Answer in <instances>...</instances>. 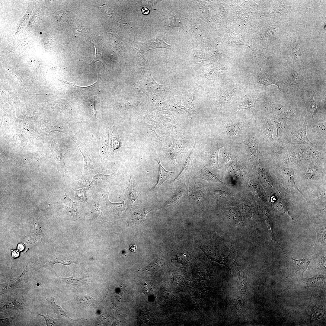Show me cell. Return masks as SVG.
Segmentation results:
<instances>
[{
	"label": "cell",
	"instance_id": "cell-16",
	"mask_svg": "<svg viewBox=\"0 0 326 326\" xmlns=\"http://www.w3.org/2000/svg\"><path fill=\"white\" fill-rule=\"evenodd\" d=\"M325 226L324 225L318 227L316 228L317 238L314 247L313 251L314 252H317L322 247H325Z\"/></svg>",
	"mask_w": 326,
	"mask_h": 326
},
{
	"label": "cell",
	"instance_id": "cell-15",
	"mask_svg": "<svg viewBox=\"0 0 326 326\" xmlns=\"http://www.w3.org/2000/svg\"><path fill=\"white\" fill-rule=\"evenodd\" d=\"M99 202L97 200H94L91 201L90 204V210L88 213V215L92 220L95 222H101L102 224L106 221H104L101 217L102 213L99 206Z\"/></svg>",
	"mask_w": 326,
	"mask_h": 326
},
{
	"label": "cell",
	"instance_id": "cell-32",
	"mask_svg": "<svg viewBox=\"0 0 326 326\" xmlns=\"http://www.w3.org/2000/svg\"><path fill=\"white\" fill-rule=\"evenodd\" d=\"M60 278L67 283L72 285H78L83 283L84 281L83 277L77 274L74 275L69 278Z\"/></svg>",
	"mask_w": 326,
	"mask_h": 326
},
{
	"label": "cell",
	"instance_id": "cell-2",
	"mask_svg": "<svg viewBox=\"0 0 326 326\" xmlns=\"http://www.w3.org/2000/svg\"><path fill=\"white\" fill-rule=\"evenodd\" d=\"M3 295L0 300V311L2 312L9 313L23 309L27 304L26 296L20 290H14Z\"/></svg>",
	"mask_w": 326,
	"mask_h": 326
},
{
	"label": "cell",
	"instance_id": "cell-46",
	"mask_svg": "<svg viewBox=\"0 0 326 326\" xmlns=\"http://www.w3.org/2000/svg\"><path fill=\"white\" fill-rule=\"evenodd\" d=\"M95 56L94 57L93 60L92 62L90 64V65L92 64V63H94L97 61H99L101 62L102 64L103 65L104 67V65L102 62V54L99 51L98 49H97L95 47Z\"/></svg>",
	"mask_w": 326,
	"mask_h": 326
},
{
	"label": "cell",
	"instance_id": "cell-14",
	"mask_svg": "<svg viewBox=\"0 0 326 326\" xmlns=\"http://www.w3.org/2000/svg\"><path fill=\"white\" fill-rule=\"evenodd\" d=\"M292 268L296 273L303 276L304 272L307 269L312 259L304 258L295 259L291 257Z\"/></svg>",
	"mask_w": 326,
	"mask_h": 326
},
{
	"label": "cell",
	"instance_id": "cell-48",
	"mask_svg": "<svg viewBox=\"0 0 326 326\" xmlns=\"http://www.w3.org/2000/svg\"><path fill=\"white\" fill-rule=\"evenodd\" d=\"M215 195L218 197H225L227 196V193L223 191L217 190L214 192Z\"/></svg>",
	"mask_w": 326,
	"mask_h": 326
},
{
	"label": "cell",
	"instance_id": "cell-27",
	"mask_svg": "<svg viewBox=\"0 0 326 326\" xmlns=\"http://www.w3.org/2000/svg\"><path fill=\"white\" fill-rule=\"evenodd\" d=\"M277 129V133L275 139L280 140L286 129V123L283 120L278 118L273 120Z\"/></svg>",
	"mask_w": 326,
	"mask_h": 326
},
{
	"label": "cell",
	"instance_id": "cell-37",
	"mask_svg": "<svg viewBox=\"0 0 326 326\" xmlns=\"http://www.w3.org/2000/svg\"><path fill=\"white\" fill-rule=\"evenodd\" d=\"M221 148H218L213 151L210 157V162L212 165L215 168H219L218 164V156L219 149Z\"/></svg>",
	"mask_w": 326,
	"mask_h": 326
},
{
	"label": "cell",
	"instance_id": "cell-5",
	"mask_svg": "<svg viewBox=\"0 0 326 326\" xmlns=\"http://www.w3.org/2000/svg\"><path fill=\"white\" fill-rule=\"evenodd\" d=\"M101 191L102 195L104 199L106 205L104 210L107 214L110 217L118 219L120 218L122 212L125 210L126 206L124 200L122 203H112L109 199V194L111 189Z\"/></svg>",
	"mask_w": 326,
	"mask_h": 326
},
{
	"label": "cell",
	"instance_id": "cell-49",
	"mask_svg": "<svg viewBox=\"0 0 326 326\" xmlns=\"http://www.w3.org/2000/svg\"><path fill=\"white\" fill-rule=\"evenodd\" d=\"M137 248V247L134 245L131 244L129 246V249L130 250L133 252H135L136 251Z\"/></svg>",
	"mask_w": 326,
	"mask_h": 326
},
{
	"label": "cell",
	"instance_id": "cell-38",
	"mask_svg": "<svg viewBox=\"0 0 326 326\" xmlns=\"http://www.w3.org/2000/svg\"><path fill=\"white\" fill-rule=\"evenodd\" d=\"M78 302L82 307H85L88 306L93 302L94 300L91 297L85 296L78 299Z\"/></svg>",
	"mask_w": 326,
	"mask_h": 326
},
{
	"label": "cell",
	"instance_id": "cell-36",
	"mask_svg": "<svg viewBox=\"0 0 326 326\" xmlns=\"http://www.w3.org/2000/svg\"><path fill=\"white\" fill-rule=\"evenodd\" d=\"M73 189L75 192V197L79 199L80 202L88 203L87 200V196L85 189L77 190L75 189Z\"/></svg>",
	"mask_w": 326,
	"mask_h": 326
},
{
	"label": "cell",
	"instance_id": "cell-6",
	"mask_svg": "<svg viewBox=\"0 0 326 326\" xmlns=\"http://www.w3.org/2000/svg\"><path fill=\"white\" fill-rule=\"evenodd\" d=\"M52 153L56 160L57 168L60 172L66 170L64 159L66 154L68 152L67 147L62 142L58 143L53 142L52 146Z\"/></svg>",
	"mask_w": 326,
	"mask_h": 326
},
{
	"label": "cell",
	"instance_id": "cell-25",
	"mask_svg": "<svg viewBox=\"0 0 326 326\" xmlns=\"http://www.w3.org/2000/svg\"><path fill=\"white\" fill-rule=\"evenodd\" d=\"M199 177L200 178L204 179L215 183L227 185L220 181L215 174L210 171L209 169L205 166H204L201 169Z\"/></svg>",
	"mask_w": 326,
	"mask_h": 326
},
{
	"label": "cell",
	"instance_id": "cell-31",
	"mask_svg": "<svg viewBox=\"0 0 326 326\" xmlns=\"http://www.w3.org/2000/svg\"><path fill=\"white\" fill-rule=\"evenodd\" d=\"M98 95V94L90 96L85 101L88 107H89V108L91 110L92 114L96 120L97 119V111L95 107V104L96 101L95 98Z\"/></svg>",
	"mask_w": 326,
	"mask_h": 326
},
{
	"label": "cell",
	"instance_id": "cell-50",
	"mask_svg": "<svg viewBox=\"0 0 326 326\" xmlns=\"http://www.w3.org/2000/svg\"><path fill=\"white\" fill-rule=\"evenodd\" d=\"M142 12L144 15H147L149 14L150 11L148 8L146 7H143L142 9Z\"/></svg>",
	"mask_w": 326,
	"mask_h": 326
},
{
	"label": "cell",
	"instance_id": "cell-1",
	"mask_svg": "<svg viewBox=\"0 0 326 326\" xmlns=\"http://www.w3.org/2000/svg\"><path fill=\"white\" fill-rule=\"evenodd\" d=\"M205 252L209 258L224 265L232 274L231 267L234 255L231 250L222 243L213 242L204 248Z\"/></svg>",
	"mask_w": 326,
	"mask_h": 326
},
{
	"label": "cell",
	"instance_id": "cell-26",
	"mask_svg": "<svg viewBox=\"0 0 326 326\" xmlns=\"http://www.w3.org/2000/svg\"><path fill=\"white\" fill-rule=\"evenodd\" d=\"M192 160V153L190 154L189 157L187 158L184 167L183 169L177 177L174 180L171 181L173 183L176 182L184 178L187 176L189 169L191 168Z\"/></svg>",
	"mask_w": 326,
	"mask_h": 326
},
{
	"label": "cell",
	"instance_id": "cell-19",
	"mask_svg": "<svg viewBox=\"0 0 326 326\" xmlns=\"http://www.w3.org/2000/svg\"><path fill=\"white\" fill-rule=\"evenodd\" d=\"M258 83L267 86L272 85H277L281 93L278 80L273 74L267 72L262 73L259 76Z\"/></svg>",
	"mask_w": 326,
	"mask_h": 326
},
{
	"label": "cell",
	"instance_id": "cell-18",
	"mask_svg": "<svg viewBox=\"0 0 326 326\" xmlns=\"http://www.w3.org/2000/svg\"><path fill=\"white\" fill-rule=\"evenodd\" d=\"M283 160L286 164L299 162L300 158L298 149L292 146L289 147L284 156Z\"/></svg>",
	"mask_w": 326,
	"mask_h": 326
},
{
	"label": "cell",
	"instance_id": "cell-8",
	"mask_svg": "<svg viewBox=\"0 0 326 326\" xmlns=\"http://www.w3.org/2000/svg\"><path fill=\"white\" fill-rule=\"evenodd\" d=\"M125 201L129 206L137 203L139 198V195L135 181L131 175L127 187L124 189Z\"/></svg>",
	"mask_w": 326,
	"mask_h": 326
},
{
	"label": "cell",
	"instance_id": "cell-42",
	"mask_svg": "<svg viewBox=\"0 0 326 326\" xmlns=\"http://www.w3.org/2000/svg\"><path fill=\"white\" fill-rule=\"evenodd\" d=\"M314 93L312 92L309 99V101L310 104V112L313 118V116L315 115L317 112V104L315 101L314 100Z\"/></svg>",
	"mask_w": 326,
	"mask_h": 326
},
{
	"label": "cell",
	"instance_id": "cell-45",
	"mask_svg": "<svg viewBox=\"0 0 326 326\" xmlns=\"http://www.w3.org/2000/svg\"><path fill=\"white\" fill-rule=\"evenodd\" d=\"M15 320V317H12L3 319H1L0 326L12 325Z\"/></svg>",
	"mask_w": 326,
	"mask_h": 326
},
{
	"label": "cell",
	"instance_id": "cell-22",
	"mask_svg": "<svg viewBox=\"0 0 326 326\" xmlns=\"http://www.w3.org/2000/svg\"><path fill=\"white\" fill-rule=\"evenodd\" d=\"M115 171L109 175H105L99 173L93 177L91 182L92 187L94 185L100 186L108 183L114 176Z\"/></svg>",
	"mask_w": 326,
	"mask_h": 326
},
{
	"label": "cell",
	"instance_id": "cell-10",
	"mask_svg": "<svg viewBox=\"0 0 326 326\" xmlns=\"http://www.w3.org/2000/svg\"><path fill=\"white\" fill-rule=\"evenodd\" d=\"M307 122L305 120L301 128L293 132L291 139V142L292 144L312 145L307 136Z\"/></svg>",
	"mask_w": 326,
	"mask_h": 326
},
{
	"label": "cell",
	"instance_id": "cell-34",
	"mask_svg": "<svg viewBox=\"0 0 326 326\" xmlns=\"http://www.w3.org/2000/svg\"><path fill=\"white\" fill-rule=\"evenodd\" d=\"M264 130L268 136L271 139H273L274 133V124L270 119L267 120L264 125Z\"/></svg>",
	"mask_w": 326,
	"mask_h": 326
},
{
	"label": "cell",
	"instance_id": "cell-39",
	"mask_svg": "<svg viewBox=\"0 0 326 326\" xmlns=\"http://www.w3.org/2000/svg\"><path fill=\"white\" fill-rule=\"evenodd\" d=\"M61 81H62L63 83H64L65 84H66V85H68L69 86H70L71 87V88H74V89L75 90V91L79 90V91H81V90H82V91H84V90H86V89H88V88H90L93 87L94 86L97 82L98 81V79H97V81L96 82H95V83H94V84L91 85H90L89 86H85V87H82V86H78L77 85H75L74 83H71V82H68L66 81L63 80H61Z\"/></svg>",
	"mask_w": 326,
	"mask_h": 326
},
{
	"label": "cell",
	"instance_id": "cell-33",
	"mask_svg": "<svg viewBox=\"0 0 326 326\" xmlns=\"http://www.w3.org/2000/svg\"><path fill=\"white\" fill-rule=\"evenodd\" d=\"M299 109L290 106H283L280 108L281 113L284 115L288 116H292L295 115L298 112Z\"/></svg>",
	"mask_w": 326,
	"mask_h": 326
},
{
	"label": "cell",
	"instance_id": "cell-30",
	"mask_svg": "<svg viewBox=\"0 0 326 326\" xmlns=\"http://www.w3.org/2000/svg\"><path fill=\"white\" fill-rule=\"evenodd\" d=\"M258 100L254 97H247L245 98L239 105V109L243 110L249 109L251 108H255V103Z\"/></svg>",
	"mask_w": 326,
	"mask_h": 326
},
{
	"label": "cell",
	"instance_id": "cell-11",
	"mask_svg": "<svg viewBox=\"0 0 326 326\" xmlns=\"http://www.w3.org/2000/svg\"><path fill=\"white\" fill-rule=\"evenodd\" d=\"M300 156L305 159L313 161L323 158V155L311 146L302 145L298 149Z\"/></svg>",
	"mask_w": 326,
	"mask_h": 326
},
{
	"label": "cell",
	"instance_id": "cell-20",
	"mask_svg": "<svg viewBox=\"0 0 326 326\" xmlns=\"http://www.w3.org/2000/svg\"><path fill=\"white\" fill-rule=\"evenodd\" d=\"M184 189L179 188L164 204L163 206L168 207L174 205L181 202L186 195Z\"/></svg>",
	"mask_w": 326,
	"mask_h": 326
},
{
	"label": "cell",
	"instance_id": "cell-3",
	"mask_svg": "<svg viewBox=\"0 0 326 326\" xmlns=\"http://www.w3.org/2000/svg\"><path fill=\"white\" fill-rule=\"evenodd\" d=\"M70 137L77 145L84 159V166L82 178L88 179L91 178L96 174L101 172V165L99 160L90 156L75 137L74 136H71Z\"/></svg>",
	"mask_w": 326,
	"mask_h": 326
},
{
	"label": "cell",
	"instance_id": "cell-4",
	"mask_svg": "<svg viewBox=\"0 0 326 326\" xmlns=\"http://www.w3.org/2000/svg\"><path fill=\"white\" fill-rule=\"evenodd\" d=\"M55 206L56 210L66 217L75 218L78 215L75 202L67 196L66 193L56 199Z\"/></svg>",
	"mask_w": 326,
	"mask_h": 326
},
{
	"label": "cell",
	"instance_id": "cell-28",
	"mask_svg": "<svg viewBox=\"0 0 326 326\" xmlns=\"http://www.w3.org/2000/svg\"><path fill=\"white\" fill-rule=\"evenodd\" d=\"M46 299L53 310L57 315L72 320L67 315L64 311L60 306L56 304L53 298L47 296L46 297Z\"/></svg>",
	"mask_w": 326,
	"mask_h": 326
},
{
	"label": "cell",
	"instance_id": "cell-24",
	"mask_svg": "<svg viewBox=\"0 0 326 326\" xmlns=\"http://www.w3.org/2000/svg\"><path fill=\"white\" fill-rule=\"evenodd\" d=\"M282 173L286 181L302 194L295 184L294 176V171L293 170L290 168L284 167L282 168Z\"/></svg>",
	"mask_w": 326,
	"mask_h": 326
},
{
	"label": "cell",
	"instance_id": "cell-7",
	"mask_svg": "<svg viewBox=\"0 0 326 326\" xmlns=\"http://www.w3.org/2000/svg\"><path fill=\"white\" fill-rule=\"evenodd\" d=\"M26 274L27 271L25 270L19 276L0 284L1 295L22 287Z\"/></svg>",
	"mask_w": 326,
	"mask_h": 326
},
{
	"label": "cell",
	"instance_id": "cell-21",
	"mask_svg": "<svg viewBox=\"0 0 326 326\" xmlns=\"http://www.w3.org/2000/svg\"><path fill=\"white\" fill-rule=\"evenodd\" d=\"M152 210L150 208H146L134 211L130 214V219L134 224H140L144 221L146 214Z\"/></svg>",
	"mask_w": 326,
	"mask_h": 326
},
{
	"label": "cell",
	"instance_id": "cell-35",
	"mask_svg": "<svg viewBox=\"0 0 326 326\" xmlns=\"http://www.w3.org/2000/svg\"><path fill=\"white\" fill-rule=\"evenodd\" d=\"M290 47L291 53L294 59L295 60L300 59V55L299 50V46L297 43V40L296 39H295L292 42Z\"/></svg>",
	"mask_w": 326,
	"mask_h": 326
},
{
	"label": "cell",
	"instance_id": "cell-9",
	"mask_svg": "<svg viewBox=\"0 0 326 326\" xmlns=\"http://www.w3.org/2000/svg\"><path fill=\"white\" fill-rule=\"evenodd\" d=\"M158 163L159 167V172L158 180L155 185L150 191L153 192L157 197L158 191L162 184L166 181L172 177L174 172L166 170L161 165L158 158L155 159Z\"/></svg>",
	"mask_w": 326,
	"mask_h": 326
},
{
	"label": "cell",
	"instance_id": "cell-13",
	"mask_svg": "<svg viewBox=\"0 0 326 326\" xmlns=\"http://www.w3.org/2000/svg\"><path fill=\"white\" fill-rule=\"evenodd\" d=\"M232 264L235 266L239 279V289L240 293L245 294L248 289L247 276L241 267L234 260Z\"/></svg>",
	"mask_w": 326,
	"mask_h": 326
},
{
	"label": "cell",
	"instance_id": "cell-47",
	"mask_svg": "<svg viewBox=\"0 0 326 326\" xmlns=\"http://www.w3.org/2000/svg\"><path fill=\"white\" fill-rule=\"evenodd\" d=\"M141 283L139 286L141 287V289L143 292L147 294H150L152 289V288L150 287V285L146 284H145V283Z\"/></svg>",
	"mask_w": 326,
	"mask_h": 326
},
{
	"label": "cell",
	"instance_id": "cell-12",
	"mask_svg": "<svg viewBox=\"0 0 326 326\" xmlns=\"http://www.w3.org/2000/svg\"><path fill=\"white\" fill-rule=\"evenodd\" d=\"M107 133L105 128H102L98 134L97 141L99 147L100 158L104 159L108 157V152L107 149V141L108 137H107Z\"/></svg>",
	"mask_w": 326,
	"mask_h": 326
},
{
	"label": "cell",
	"instance_id": "cell-23",
	"mask_svg": "<svg viewBox=\"0 0 326 326\" xmlns=\"http://www.w3.org/2000/svg\"><path fill=\"white\" fill-rule=\"evenodd\" d=\"M121 146V139L118 135L117 128L113 126L112 128V132L110 139V146L111 152L113 153L114 151Z\"/></svg>",
	"mask_w": 326,
	"mask_h": 326
},
{
	"label": "cell",
	"instance_id": "cell-29",
	"mask_svg": "<svg viewBox=\"0 0 326 326\" xmlns=\"http://www.w3.org/2000/svg\"><path fill=\"white\" fill-rule=\"evenodd\" d=\"M189 194L193 201H200L203 198V194L200 188L196 186H192L189 188Z\"/></svg>",
	"mask_w": 326,
	"mask_h": 326
},
{
	"label": "cell",
	"instance_id": "cell-43",
	"mask_svg": "<svg viewBox=\"0 0 326 326\" xmlns=\"http://www.w3.org/2000/svg\"><path fill=\"white\" fill-rule=\"evenodd\" d=\"M80 187L83 189H88L92 187L91 182L88 179L83 178V179L75 181Z\"/></svg>",
	"mask_w": 326,
	"mask_h": 326
},
{
	"label": "cell",
	"instance_id": "cell-40",
	"mask_svg": "<svg viewBox=\"0 0 326 326\" xmlns=\"http://www.w3.org/2000/svg\"><path fill=\"white\" fill-rule=\"evenodd\" d=\"M326 128L325 123H321L313 125L312 127V130L317 133L325 134Z\"/></svg>",
	"mask_w": 326,
	"mask_h": 326
},
{
	"label": "cell",
	"instance_id": "cell-41",
	"mask_svg": "<svg viewBox=\"0 0 326 326\" xmlns=\"http://www.w3.org/2000/svg\"><path fill=\"white\" fill-rule=\"evenodd\" d=\"M317 169L318 167L316 166L312 165L309 166L305 173V175L307 179L310 180L313 179L315 177Z\"/></svg>",
	"mask_w": 326,
	"mask_h": 326
},
{
	"label": "cell",
	"instance_id": "cell-44",
	"mask_svg": "<svg viewBox=\"0 0 326 326\" xmlns=\"http://www.w3.org/2000/svg\"><path fill=\"white\" fill-rule=\"evenodd\" d=\"M37 314L42 317L44 319L47 326H55L57 325L56 320L49 316L48 314L46 315H43L40 314Z\"/></svg>",
	"mask_w": 326,
	"mask_h": 326
},
{
	"label": "cell",
	"instance_id": "cell-17",
	"mask_svg": "<svg viewBox=\"0 0 326 326\" xmlns=\"http://www.w3.org/2000/svg\"><path fill=\"white\" fill-rule=\"evenodd\" d=\"M143 46L148 51L149 50L158 48H169L170 46L165 43L160 36H157L150 42L143 43Z\"/></svg>",
	"mask_w": 326,
	"mask_h": 326
}]
</instances>
